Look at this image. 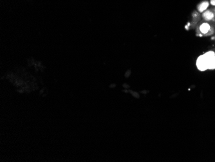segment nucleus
Segmentation results:
<instances>
[{"instance_id":"f03ea898","label":"nucleus","mask_w":215,"mask_h":162,"mask_svg":"<svg viewBox=\"0 0 215 162\" xmlns=\"http://www.w3.org/2000/svg\"><path fill=\"white\" fill-rule=\"evenodd\" d=\"M200 31L203 34H206L208 33L211 30V26L209 23H203L200 26Z\"/></svg>"},{"instance_id":"7ed1b4c3","label":"nucleus","mask_w":215,"mask_h":162,"mask_svg":"<svg viewBox=\"0 0 215 162\" xmlns=\"http://www.w3.org/2000/svg\"><path fill=\"white\" fill-rule=\"evenodd\" d=\"M202 16H203V19H204L206 21H210L213 19L214 15V13L213 12H211V11L206 10L203 12Z\"/></svg>"},{"instance_id":"20e7f679","label":"nucleus","mask_w":215,"mask_h":162,"mask_svg":"<svg viewBox=\"0 0 215 162\" xmlns=\"http://www.w3.org/2000/svg\"><path fill=\"white\" fill-rule=\"evenodd\" d=\"M204 54L206 60H207V62H208V64H209V62L215 60V53L213 50L207 51V53H206L205 54Z\"/></svg>"},{"instance_id":"39448f33","label":"nucleus","mask_w":215,"mask_h":162,"mask_svg":"<svg viewBox=\"0 0 215 162\" xmlns=\"http://www.w3.org/2000/svg\"><path fill=\"white\" fill-rule=\"evenodd\" d=\"M209 5V3L207 1H203L198 5V6L197 7L198 10L200 12H203L204 11H206L207 10V8H208Z\"/></svg>"},{"instance_id":"f257e3e1","label":"nucleus","mask_w":215,"mask_h":162,"mask_svg":"<svg viewBox=\"0 0 215 162\" xmlns=\"http://www.w3.org/2000/svg\"><path fill=\"white\" fill-rule=\"evenodd\" d=\"M196 65L200 71H206L208 70V62H207L204 54L199 56L196 60Z\"/></svg>"},{"instance_id":"0eeeda50","label":"nucleus","mask_w":215,"mask_h":162,"mask_svg":"<svg viewBox=\"0 0 215 162\" xmlns=\"http://www.w3.org/2000/svg\"><path fill=\"white\" fill-rule=\"evenodd\" d=\"M210 3L212 5L215 6V0H211V1H210Z\"/></svg>"},{"instance_id":"423d86ee","label":"nucleus","mask_w":215,"mask_h":162,"mask_svg":"<svg viewBox=\"0 0 215 162\" xmlns=\"http://www.w3.org/2000/svg\"><path fill=\"white\" fill-rule=\"evenodd\" d=\"M215 69V60L211 61L208 64V70H214Z\"/></svg>"}]
</instances>
